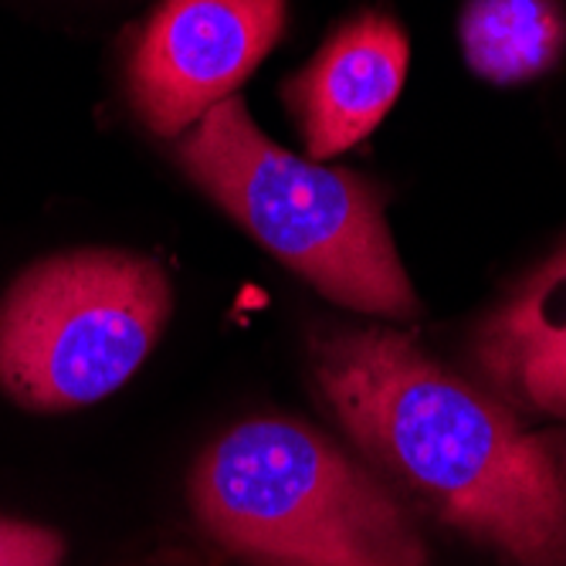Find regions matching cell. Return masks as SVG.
Masks as SVG:
<instances>
[{"label": "cell", "mask_w": 566, "mask_h": 566, "mask_svg": "<svg viewBox=\"0 0 566 566\" xmlns=\"http://www.w3.org/2000/svg\"><path fill=\"white\" fill-rule=\"evenodd\" d=\"M308 364L353 441L448 526L516 566H566L553 454L499 400L390 329L316 336Z\"/></svg>", "instance_id": "obj_1"}, {"label": "cell", "mask_w": 566, "mask_h": 566, "mask_svg": "<svg viewBox=\"0 0 566 566\" xmlns=\"http://www.w3.org/2000/svg\"><path fill=\"white\" fill-rule=\"evenodd\" d=\"M190 509L248 566H428L403 505L316 428L251 418L190 472Z\"/></svg>", "instance_id": "obj_2"}, {"label": "cell", "mask_w": 566, "mask_h": 566, "mask_svg": "<svg viewBox=\"0 0 566 566\" xmlns=\"http://www.w3.org/2000/svg\"><path fill=\"white\" fill-rule=\"evenodd\" d=\"M180 164L251 238L333 302L370 316H418L377 184L292 157L265 139L234 95L190 129Z\"/></svg>", "instance_id": "obj_3"}, {"label": "cell", "mask_w": 566, "mask_h": 566, "mask_svg": "<svg viewBox=\"0 0 566 566\" xmlns=\"http://www.w3.org/2000/svg\"><path fill=\"white\" fill-rule=\"evenodd\" d=\"M167 316L170 279L146 254L44 259L0 302V387L31 410L95 403L143 367Z\"/></svg>", "instance_id": "obj_4"}, {"label": "cell", "mask_w": 566, "mask_h": 566, "mask_svg": "<svg viewBox=\"0 0 566 566\" xmlns=\"http://www.w3.org/2000/svg\"><path fill=\"white\" fill-rule=\"evenodd\" d=\"M285 28V0H164L146 21L129 92L143 123L177 136L259 69Z\"/></svg>", "instance_id": "obj_5"}, {"label": "cell", "mask_w": 566, "mask_h": 566, "mask_svg": "<svg viewBox=\"0 0 566 566\" xmlns=\"http://www.w3.org/2000/svg\"><path fill=\"white\" fill-rule=\"evenodd\" d=\"M407 62V34L390 14L367 11L339 24L316 59L285 82L308 157L326 160L367 139L397 102Z\"/></svg>", "instance_id": "obj_6"}, {"label": "cell", "mask_w": 566, "mask_h": 566, "mask_svg": "<svg viewBox=\"0 0 566 566\" xmlns=\"http://www.w3.org/2000/svg\"><path fill=\"white\" fill-rule=\"evenodd\" d=\"M475 359L512 400L566 418V248L482 323Z\"/></svg>", "instance_id": "obj_7"}, {"label": "cell", "mask_w": 566, "mask_h": 566, "mask_svg": "<svg viewBox=\"0 0 566 566\" xmlns=\"http://www.w3.org/2000/svg\"><path fill=\"white\" fill-rule=\"evenodd\" d=\"M458 34L475 75L512 85L556 65L566 48V18L556 0H469Z\"/></svg>", "instance_id": "obj_8"}, {"label": "cell", "mask_w": 566, "mask_h": 566, "mask_svg": "<svg viewBox=\"0 0 566 566\" xmlns=\"http://www.w3.org/2000/svg\"><path fill=\"white\" fill-rule=\"evenodd\" d=\"M65 543L34 523L0 520V566H62Z\"/></svg>", "instance_id": "obj_9"}, {"label": "cell", "mask_w": 566, "mask_h": 566, "mask_svg": "<svg viewBox=\"0 0 566 566\" xmlns=\"http://www.w3.org/2000/svg\"><path fill=\"white\" fill-rule=\"evenodd\" d=\"M559 485H563V509H566V458H563V475H559Z\"/></svg>", "instance_id": "obj_10"}]
</instances>
